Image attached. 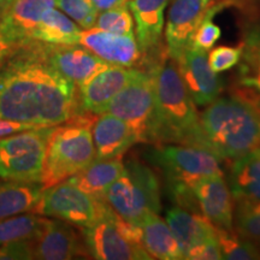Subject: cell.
Returning <instances> with one entry per match:
<instances>
[{
    "label": "cell",
    "mask_w": 260,
    "mask_h": 260,
    "mask_svg": "<svg viewBox=\"0 0 260 260\" xmlns=\"http://www.w3.org/2000/svg\"><path fill=\"white\" fill-rule=\"evenodd\" d=\"M45 45L31 41L0 67V119L42 128L79 115L77 86L50 64Z\"/></svg>",
    "instance_id": "cell-1"
},
{
    "label": "cell",
    "mask_w": 260,
    "mask_h": 260,
    "mask_svg": "<svg viewBox=\"0 0 260 260\" xmlns=\"http://www.w3.org/2000/svg\"><path fill=\"white\" fill-rule=\"evenodd\" d=\"M168 53L148 73L154 81V121L152 144H177L210 149L200 124V115ZM211 151V149H210Z\"/></svg>",
    "instance_id": "cell-2"
},
{
    "label": "cell",
    "mask_w": 260,
    "mask_h": 260,
    "mask_svg": "<svg viewBox=\"0 0 260 260\" xmlns=\"http://www.w3.org/2000/svg\"><path fill=\"white\" fill-rule=\"evenodd\" d=\"M207 146L228 161L260 147V104L239 90L217 98L200 115Z\"/></svg>",
    "instance_id": "cell-3"
},
{
    "label": "cell",
    "mask_w": 260,
    "mask_h": 260,
    "mask_svg": "<svg viewBox=\"0 0 260 260\" xmlns=\"http://www.w3.org/2000/svg\"><path fill=\"white\" fill-rule=\"evenodd\" d=\"M90 124V116L77 115L67 124L54 126L40 181L44 189L67 181L95 159Z\"/></svg>",
    "instance_id": "cell-4"
},
{
    "label": "cell",
    "mask_w": 260,
    "mask_h": 260,
    "mask_svg": "<svg viewBox=\"0 0 260 260\" xmlns=\"http://www.w3.org/2000/svg\"><path fill=\"white\" fill-rule=\"evenodd\" d=\"M103 199L119 217L139 225L148 213H159L161 210L157 174L144 162L132 159L107 188Z\"/></svg>",
    "instance_id": "cell-5"
},
{
    "label": "cell",
    "mask_w": 260,
    "mask_h": 260,
    "mask_svg": "<svg viewBox=\"0 0 260 260\" xmlns=\"http://www.w3.org/2000/svg\"><path fill=\"white\" fill-rule=\"evenodd\" d=\"M88 254L99 260H149L142 245L139 225L126 222L111 207L93 223L83 228Z\"/></svg>",
    "instance_id": "cell-6"
},
{
    "label": "cell",
    "mask_w": 260,
    "mask_h": 260,
    "mask_svg": "<svg viewBox=\"0 0 260 260\" xmlns=\"http://www.w3.org/2000/svg\"><path fill=\"white\" fill-rule=\"evenodd\" d=\"M149 160L162 172L168 186H193L201 178L223 174L220 158L210 149L177 144H157L149 153Z\"/></svg>",
    "instance_id": "cell-7"
},
{
    "label": "cell",
    "mask_w": 260,
    "mask_h": 260,
    "mask_svg": "<svg viewBox=\"0 0 260 260\" xmlns=\"http://www.w3.org/2000/svg\"><path fill=\"white\" fill-rule=\"evenodd\" d=\"M53 128L23 130L0 139V177L40 183L48 139Z\"/></svg>",
    "instance_id": "cell-8"
},
{
    "label": "cell",
    "mask_w": 260,
    "mask_h": 260,
    "mask_svg": "<svg viewBox=\"0 0 260 260\" xmlns=\"http://www.w3.org/2000/svg\"><path fill=\"white\" fill-rule=\"evenodd\" d=\"M109 205L81 190L68 181L42 190L40 199L31 209L34 214L54 217L76 226L87 228L105 213Z\"/></svg>",
    "instance_id": "cell-9"
},
{
    "label": "cell",
    "mask_w": 260,
    "mask_h": 260,
    "mask_svg": "<svg viewBox=\"0 0 260 260\" xmlns=\"http://www.w3.org/2000/svg\"><path fill=\"white\" fill-rule=\"evenodd\" d=\"M154 104L153 75L138 69L130 82L113 96L105 112L123 119L139 142H152Z\"/></svg>",
    "instance_id": "cell-10"
},
{
    "label": "cell",
    "mask_w": 260,
    "mask_h": 260,
    "mask_svg": "<svg viewBox=\"0 0 260 260\" xmlns=\"http://www.w3.org/2000/svg\"><path fill=\"white\" fill-rule=\"evenodd\" d=\"M54 0H9L0 9V67L16 51L35 41V28Z\"/></svg>",
    "instance_id": "cell-11"
},
{
    "label": "cell",
    "mask_w": 260,
    "mask_h": 260,
    "mask_svg": "<svg viewBox=\"0 0 260 260\" xmlns=\"http://www.w3.org/2000/svg\"><path fill=\"white\" fill-rule=\"evenodd\" d=\"M214 0H171L167 28L165 48L168 57L176 61L190 46L195 30L206 17Z\"/></svg>",
    "instance_id": "cell-12"
},
{
    "label": "cell",
    "mask_w": 260,
    "mask_h": 260,
    "mask_svg": "<svg viewBox=\"0 0 260 260\" xmlns=\"http://www.w3.org/2000/svg\"><path fill=\"white\" fill-rule=\"evenodd\" d=\"M175 63L195 105H209L219 98L223 84L210 68L206 51L190 45Z\"/></svg>",
    "instance_id": "cell-13"
},
{
    "label": "cell",
    "mask_w": 260,
    "mask_h": 260,
    "mask_svg": "<svg viewBox=\"0 0 260 260\" xmlns=\"http://www.w3.org/2000/svg\"><path fill=\"white\" fill-rule=\"evenodd\" d=\"M80 45L88 48L110 65L135 68L142 59V52L134 32L119 35L95 27L83 29Z\"/></svg>",
    "instance_id": "cell-14"
},
{
    "label": "cell",
    "mask_w": 260,
    "mask_h": 260,
    "mask_svg": "<svg viewBox=\"0 0 260 260\" xmlns=\"http://www.w3.org/2000/svg\"><path fill=\"white\" fill-rule=\"evenodd\" d=\"M32 259L68 260L87 255L79 234L64 220L47 219L40 234L30 240Z\"/></svg>",
    "instance_id": "cell-15"
},
{
    "label": "cell",
    "mask_w": 260,
    "mask_h": 260,
    "mask_svg": "<svg viewBox=\"0 0 260 260\" xmlns=\"http://www.w3.org/2000/svg\"><path fill=\"white\" fill-rule=\"evenodd\" d=\"M45 52L52 67L79 87L110 65L80 44H46Z\"/></svg>",
    "instance_id": "cell-16"
},
{
    "label": "cell",
    "mask_w": 260,
    "mask_h": 260,
    "mask_svg": "<svg viewBox=\"0 0 260 260\" xmlns=\"http://www.w3.org/2000/svg\"><path fill=\"white\" fill-rule=\"evenodd\" d=\"M136 71V68L109 65L79 87L81 107L92 115L105 113L113 96L130 82Z\"/></svg>",
    "instance_id": "cell-17"
},
{
    "label": "cell",
    "mask_w": 260,
    "mask_h": 260,
    "mask_svg": "<svg viewBox=\"0 0 260 260\" xmlns=\"http://www.w3.org/2000/svg\"><path fill=\"white\" fill-rule=\"evenodd\" d=\"M201 213L214 228L234 230V199L224 174L201 178L193 186Z\"/></svg>",
    "instance_id": "cell-18"
},
{
    "label": "cell",
    "mask_w": 260,
    "mask_h": 260,
    "mask_svg": "<svg viewBox=\"0 0 260 260\" xmlns=\"http://www.w3.org/2000/svg\"><path fill=\"white\" fill-rule=\"evenodd\" d=\"M171 0H129V10L134 18L135 34L142 57L161 47L165 24V9Z\"/></svg>",
    "instance_id": "cell-19"
},
{
    "label": "cell",
    "mask_w": 260,
    "mask_h": 260,
    "mask_svg": "<svg viewBox=\"0 0 260 260\" xmlns=\"http://www.w3.org/2000/svg\"><path fill=\"white\" fill-rule=\"evenodd\" d=\"M95 158L123 157L133 145L138 144V138L133 129L118 117L111 113H102L92 128Z\"/></svg>",
    "instance_id": "cell-20"
},
{
    "label": "cell",
    "mask_w": 260,
    "mask_h": 260,
    "mask_svg": "<svg viewBox=\"0 0 260 260\" xmlns=\"http://www.w3.org/2000/svg\"><path fill=\"white\" fill-rule=\"evenodd\" d=\"M229 161L226 183L234 203H260V147Z\"/></svg>",
    "instance_id": "cell-21"
},
{
    "label": "cell",
    "mask_w": 260,
    "mask_h": 260,
    "mask_svg": "<svg viewBox=\"0 0 260 260\" xmlns=\"http://www.w3.org/2000/svg\"><path fill=\"white\" fill-rule=\"evenodd\" d=\"M240 46L242 53L237 64L236 90L260 104V24L246 29Z\"/></svg>",
    "instance_id": "cell-22"
},
{
    "label": "cell",
    "mask_w": 260,
    "mask_h": 260,
    "mask_svg": "<svg viewBox=\"0 0 260 260\" xmlns=\"http://www.w3.org/2000/svg\"><path fill=\"white\" fill-rule=\"evenodd\" d=\"M167 223L180 243L183 255L191 246L217 237L216 228L203 213L193 212L180 206L168 211Z\"/></svg>",
    "instance_id": "cell-23"
},
{
    "label": "cell",
    "mask_w": 260,
    "mask_h": 260,
    "mask_svg": "<svg viewBox=\"0 0 260 260\" xmlns=\"http://www.w3.org/2000/svg\"><path fill=\"white\" fill-rule=\"evenodd\" d=\"M142 245L152 259L180 260L183 252L170 226L158 213H148L139 223Z\"/></svg>",
    "instance_id": "cell-24"
},
{
    "label": "cell",
    "mask_w": 260,
    "mask_h": 260,
    "mask_svg": "<svg viewBox=\"0 0 260 260\" xmlns=\"http://www.w3.org/2000/svg\"><path fill=\"white\" fill-rule=\"evenodd\" d=\"M124 169L123 157L95 158L82 170L68 178V182L98 199H103L107 188L115 182Z\"/></svg>",
    "instance_id": "cell-25"
},
{
    "label": "cell",
    "mask_w": 260,
    "mask_h": 260,
    "mask_svg": "<svg viewBox=\"0 0 260 260\" xmlns=\"http://www.w3.org/2000/svg\"><path fill=\"white\" fill-rule=\"evenodd\" d=\"M81 32L82 29L54 6L41 16L32 39L48 45H79Z\"/></svg>",
    "instance_id": "cell-26"
},
{
    "label": "cell",
    "mask_w": 260,
    "mask_h": 260,
    "mask_svg": "<svg viewBox=\"0 0 260 260\" xmlns=\"http://www.w3.org/2000/svg\"><path fill=\"white\" fill-rule=\"evenodd\" d=\"M42 190L44 188L39 182L9 181L0 183V218L31 211L40 199Z\"/></svg>",
    "instance_id": "cell-27"
},
{
    "label": "cell",
    "mask_w": 260,
    "mask_h": 260,
    "mask_svg": "<svg viewBox=\"0 0 260 260\" xmlns=\"http://www.w3.org/2000/svg\"><path fill=\"white\" fill-rule=\"evenodd\" d=\"M46 222L47 218L35 217L34 214H17L0 218V246L34 239L40 234Z\"/></svg>",
    "instance_id": "cell-28"
},
{
    "label": "cell",
    "mask_w": 260,
    "mask_h": 260,
    "mask_svg": "<svg viewBox=\"0 0 260 260\" xmlns=\"http://www.w3.org/2000/svg\"><path fill=\"white\" fill-rule=\"evenodd\" d=\"M222 259L256 260L260 259V249L251 240L246 239L234 230L216 228Z\"/></svg>",
    "instance_id": "cell-29"
},
{
    "label": "cell",
    "mask_w": 260,
    "mask_h": 260,
    "mask_svg": "<svg viewBox=\"0 0 260 260\" xmlns=\"http://www.w3.org/2000/svg\"><path fill=\"white\" fill-rule=\"evenodd\" d=\"M234 223L240 235L260 243V203L237 204L234 207Z\"/></svg>",
    "instance_id": "cell-30"
},
{
    "label": "cell",
    "mask_w": 260,
    "mask_h": 260,
    "mask_svg": "<svg viewBox=\"0 0 260 260\" xmlns=\"http://www.w3.org/2000/svg\"><path fill=\"white\" fill-rule=\"evenodd\" d=\"M95 28L119 35L134 32V18L129 6H119L102 11L98 15Z\"/></svg>",
    "instance_id": "cell-31"
},
{
    "label": "cell",
    "mask_w": 260,
    "mask_h": 260,
    "mask_svg": "<svg viewBox=\"0 0 260 260\" xmlns=\"http://www.w3.org/2000/svg\"><path fill=\"white\" fill-rule=\"evenodd\" d=\"M56 6L82 29L95 27L99 11L90 0H54Z\"/></svg>",
    "instance_id": "cell-32"
},
{
    "label": "cell",
    "mask_w": 260,
    "mask_h": 260,
    "mask_svg": "<svg viewBox=\"0 0 260 260\" xmlns=\"http://www.w3.org/2000/svg\"><path fill=\"white\" fill-rule=\"evenodd\" d=\"M241 46H218L207 54L210 68L213 73L220 74L233 69L241 59Z\"/></svg>",
    "instance_id": "cell-33"
},
{
    "label": "cell",
    "mask_w": 260,
    "mask_h": 260,
    "mask_svg": "<svg viewBox=\"0 0 260 260\" xmlns=\"http://www.w3.org/2000/svg\"><path fill=\"white\" fill-rule=\"evenodd\" d=\"M220 35H222V30L218 25L213 23L212 18L206 17L195 30L190 45L199 47L201 50L209 51L218 41Z\"/></svg>",
    "instance_id": "cell-34"
},
{
    "label": "cell",
    "mask_w": 260,
    "mask_h": 260,
    "mask_svg": "<svg viewBox=\"0 0 260 260\" xmlns=\"http://www.w3.org/2000/svg\"><path fill=\"white\" fill-rule=\"evenodd\" d=\"M183 259L187 260H219L222 259V252L218 239H211L198 245L191 246L184 253Z\"/></svg>",
    "instance_id": "cell-35"
},
{
    "label": "cell",
    "mask_w": 260,
    "mask_h": 260,
    "mask_svg": "<svg viewBox=\"0 0 260 260\" xmlns=\"http://www.w3.org/2000/svg\"><path fill=\"white\" fill-rule=\"evenodd\" d=\"M3 259H32L30 240H21L0 246V260Z\"/></svg>",
    "instance_id": "cell-36"
},
{
    "label": "cell",
    "mask_w": 260,
    "mask_h": 260,
    "mask_svg": "<svg viewBox=\"0 0 260 260\" xmlns=\"http://www.w3.org/2000/svg\"><path fill=\"white\" fill-rule=\"evenodd\" d=\"M39 126L27 124V123L14 122V121H6V119H0V139L5 138V136L16 134V133L23 132V130L29 129H37Z\"/></svg>",
    "instance_id": "cell-37"
},
{
    "label": "cell",
    "mask_w": 260,
    "mask_h": 260,
    "mask_svg": "<svg viewBox=\"0 0 260 260\" xmlns=\"http://www.w3.org/2000/svg\"><path fill=\"white\" fill-rule=\"evenodd\" d=\"M99 12L129 4V0H90Z\"/></svg>",
    "instance_id": "cell-38"
},
{
    "label": "cell",
    "mask_w": 260,
    "mask_h": 260,
    "mask_svg": "<svg viewBox=\"0 0 260 260\" xmlns=\"http://www.w3.org/2000/svg\"><path fill=\"white\" fill-rule=\"evenodd\" d=\"M8 2L9 0H0V9H2L5 4H8Z\"/></svg>",
    "instance_id": "cell-39"
},
{
    "label": "cell",
    "mask_w": 260,
    "mask_h": 260,
    "mask_svg": "<svg viewBox=\"0 0 260 260\" xmlns=\"http://www.w3.org/2000/svg\"><path fill=\"white\" fill-rule=\"evenodd\" d=\"M239 2H240V3H241V4H243V3H245V2H247V0H239Z\"/></svg>",
    "instance_id": "cell-40"
}]
</instances>
